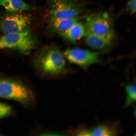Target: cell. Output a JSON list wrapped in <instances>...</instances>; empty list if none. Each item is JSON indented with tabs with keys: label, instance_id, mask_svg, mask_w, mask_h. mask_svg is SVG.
<instances>
[{
	"label": "cell",
	"instance_id": "cell-4",
	"mask_svg": "<svg viewBox=\"0 0 136 136\" xmlns=\"http://www.w3.org/2000/svg\"><path fill=\"white\" fill-rule=\"evenodd\" d=\"M52 17L62 19L76 17L83 10L77 0H49Z\"/></svg>",
	"mask_w": 136,
	"mask_h": 136
},
{
	"label": "cell",
	"instance_id": "cell-9",
	"mask_svg": "<svg viewBox=\"0 0 136 136\" xmlns=\"http://www.w3.org/2000/svg\"><path fill=\"white\" fill-rule=\"evenodd\" d=\"M85 41L88 46L96 49H102L110 46L113 38L103 37L87 32Z\"/></svg>",
	"mask_w": 136,
	"mask_h": 136
},
{
	"label": "cell",
	"instance_id": "cell-2",
	"mask_svg": "<svg viewBox=\"0 0 136 136\" xmlns=\"http://www.w3.org/2000/svg\"><path fill=\"white\" fill-rule=\"evenodd\" d=\"M35 44V40L28 30L5 34L0 38V49H15L23 53H29Z\"/></svg>",
	"mask_w": 136,
	"mask_h": 136
},
{
	"label": "cell",
	"instance_id": "cell-5",
	"mask_svg": "<svg viewBox=\"0 0 136 136\" xmlns=\"http://www.w3.org/2000/svg\"><path fill=\"white\" fill-rule=\"evenodd\" d=\"M86 25L87 32L103 37H114L112 22L107 13L87 17Z\"/></svg>",
	"mask_w": 136,
	"mask_h": 136
},
{
	"label": "cell",
	"instance_id": "cell-14",
	"mask_svg": "<svg viewBox=\"0 0 136 136\" xmlns=\"http://www.w3.org/2000/svg\"><path fill=\"white\" fill-rule=\"evenodd\" d=\"M12 111V108L10 106L0 102V118L9 116Z\"/></svg>",
	"mask_w": 136,
	"mask_h": 136
},
{
	"label": "cell",
	"instance_id": "cell-13",
	"mask_svg": "<svg viewBox=\"0 0 136 136\" xmlns=\"http://www.w3.org/2000/svg\"><path fill=\"white\" fill-rule=\"evenodd\" d=\"M127 94L124 105V108L128 107L136 100V86L134 84H128L124 85Z\"/></svg>",
	"mask_w": 136,
	"mask_h": 136
},
{
	"label": "cell",
	"instance_id": "cell-8",
	"mask_svg": "<svg viewBox=\"0 0 136 136\" xmlns=\"http://www.w3.org/2000/svg\"><path fill=\"white\" fill-rule=\"evenodd\" d=\"M119 129L116 123H103L87 128L86 127L85 136H112L119 134Z\"/></svg>",
	"mask_w": 136,
	"mask_h": 136
},
{
	"label": "cell",
	"instance_id": "cell-11",
	"mask_svg": "<svg viewBox=\"0 0 136 136\" xmlns=\"http://www.w3.org/2000/svg\"><path fill=\"white\" fill-rule=\"evenodd\" d=\"M0 6L11 12L26 11L32 8L23 0H0Z\"/></svg>",
	"mask_w": 136,
	"mask_h": 136
},
{
	"label": "cell",
	"instance_id": "cell-7",
	"mask_svg": "<svg viewBox=\"0 0 136 136\" xmlns=\"http://www.w3.org/2000/svg\"><path fill=\"white\" fill-rule=\"evenodd\" d=\"M29 15L16 14L9 15L4 18L0 22V29L5 34L22 31L30 21Z\"/></svg>",
	"mask_w": 136,
	"mask_h": 136
},
{
	"label": "cell",
	"instance_id": "cell-1",
	"mask_svg": "<svg viewBox=\"0 0 136 136\" xmlns=\"http://www.w3.org/2000/svg\"><path fill=\"white\" fill-rule=\"evenodd\" d=\"M0 97L23 103H33L35 100L31 90L23 84L13 80L1 78Z\"/></svg>",
	"mask_w": 136,
	"mask_h": 136
},
{
	"label": "cell",
	"instance_id": "cell-15",
	"mask_svg": "<svg viewBox=\"0 0 136 136\" xmlns=\"http://www.w3.org/2000/svg\"><path fill=\"white\" fill-rule=\"evenodd\" d=\"M136 0H129L126 5V9L128 12L133 14L136 12Z\"/></svg>",
	"mask_w": 136,
	"mask_h": 136
},
{
	"label": "cell",
	"instance_id": "cell-3",
	"mask_svg": "<svg viewBox=\"0 0 136 136\" xmlns=\"http://www.w3.org/2000/svg\"><path fill=\"white\" fill-rule=\"evenodd\" d=\"M64 57L59 50L53 48L41 55L37 59L35 62L44 72L55 74L60 72L64 69L65 64Z\"/></svg>",
	"mask_w": 136,
	"mask_h": 136
},
{
	"label": "cell",
	"instance_id": "cell-6",
	"mask_svg": "<svg viewBox=\"0 0 136 136\" xmlns=\"http://www.w3.org/2000/svg\"><path fill=\"white\" fill-rule=\"evenodd\" d=\"M79 48H68L64 54L70 62L83 68L97 62L101 53Z\"/></svg>",
	"mask_w": 136,
	"mask_h": 136
},
{
	"label": "cell",
	"instance_id": "cell-10",
	"mask_svg": "<svg viewBox=\"0 0 136 136\" xmlns=\"http://www.w3.org/2000/svg\"><path fill=\"white\" fill-rule=\"evenodd\" d=\"M87 31L84 25L81 22H77L67 30L60 35L64 39L74 43L85 35Z\"/></svg>",
	"mask_w": 136,
	"mask_h": 136
},
{
	"label": "cell",
	"instance_id": "cell-12",
	"mask_svg": "<svg viewBox=\"0 0 136 136\" xmlns=\"http://www.w3.org/2000/svg\"><path fill=\"white\" fill-rule=\"evenodd\" d=\"M76 17L70 19H62L53 17L51 18L50 23L53 28L60 33L64 32L78 22Z\"/></svg>",
	"mask_w": 136,
	"mask_h": 136
}]
</instances>
